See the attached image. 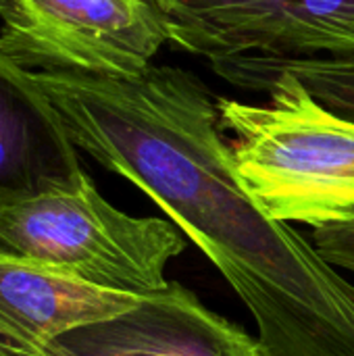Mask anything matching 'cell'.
<instances>
[{
	"label": "cell",
	"mask_w": 354,
	"mask_h": 356,
	"mask_svg": "<svg viewBox=\"0 0 354 356\" xmlns=\"http://www.w3.org/2000/svg\"><path fill=\"white\" fill-rule=\"evenodd\" d=\"M182 234L171 219L121 213L90 177L0 211V252L138 298L171 284L165 267L186 248Z\"/></svg>",
	"instance_id": "3957f363"
},
{
	"label": "cell",
	"mask_w": 354,
	"mask_h": 356,
	"mask_svg": "<svg viewBox=\"0 0 354 356\" xmlns=\"http://www.w3.org/2000/svg\"><path fill=\"white\" fill-rule=\"evenodd\" d=\"M213 69L269 104L217 98L221 127L236 134L234 167L252 200L280 223L313 229L354 221V119L321 104L288 69L250 56Z\"/></svg>",
	"instance_id": "7a4b0ae2"
},
{
	"label": "cell",
	"mask_w": 354,
	"mask_h": 356,
	"mask_svg": "<svg viewBox=\"0 0 354 356\" xmlns=\"http://www.w3.org/2000/svg\"><path fill=\"white\" fill-rule=\"evenodd\" d=\"M140 300L0 252V344L10 356H48L58 336L125 313Z\"/></svg>",
	"instance_id": "ba28073f"
},
{
	"label": "cell",
	"mask_w": 354,
	"mask_h": 356,
	"mask_svg": "<svg viewBox=\"0 0 354 356\" xmlns=\"http://www.w3.org/2000/svg\"><path fill=\"white\" fill-rule=\"evenodd\" d=\"M0 356H10V353H8L2 344H0Z\"/></svg>",
	"instance_id": "8fae6325"
},
{
	"label": "cell",
	"mask_w": 354,
	"mask_h": 356,
	"mask_svg": "<svg viewBox=\"0 0 354 356\" xmlns=\"http://www.w3.org/2000/svg\"><path fill=\"white\" fill-rule=\"evenodd\" d=\"M313 246L330 265L354 273V221L313 229Z\"/></svg>",
	"instance_id": "30bf717a"
},
{
	"label": "cell",
	"mask_w": 354,
	"mask_h": 356,
	"mask_svg": "<svg viewBox=\"0 0 354 356\" xmlns=\"http://www.w3.org/2000/svg\"><path fill=\"white\" fill-rule=\"evenodd\" d=\"M259 63L288 69L321 104L338 115L354 119V60L305 58V60H273L250 56Z\"/></svg>",
	"instance_id": "9c48e42d"
},
{
	"label": "cell",
	"mask_w": 354,
	"mask_h": 356,
	"mask_svg": "<svg viewBox=\"0 0 354 356\" xmlns=\"http://www.w3.org/2000/svg\"><path fill=\"white\" fill-rule=\"evenodd\" d=\"M169 42L213 65L240 56L354 60V0H161Z\"/></svg>",
	"instance_id": "5b68a950"
},
{
	"label": "cell",
	"mask_w": 354,
	"mask_h": 356,
	"mask_svg": "<svg viewBox=\"0 0 354 356\" xmlns=\"http://www.w3.org/2000/svg\"><path fill=\"white\" fill-rule=\"evenodd\" d=\"M75 148L129 179L252 313L269 356H354V284L238 179L215 96L190 71L33 73Z\"/></svg>",
	"instance_id": "6da1fadb"
},
{
	"label": "cell",
	"mask_w": 354,
	"mask_h": 356,
	"mask_svg": "<svg viewBox=\"0 0 354 356\" xmlns=\"http://www.w3.org/2000/svg\"><path fill=\"white\" fill-rule=\"evenodd\" d=\"M77 148L33 71L0 52V211L77 188Z\"/></svg>",
	"instance_id": "52a82bcc"
},
{
	"label": "cell",
	"mask_w": 354,
	"mask_h": 356,
	"mask_svg": "<svg viewBox=\"0 0 354 356\" xmlns=\"http://www.w3.org/2000/svg\"><path fill=\"white\" fill-rule=\"evenodd\" d=\"M0 52L33 73L134 77L169 42L161 0H0Z\"/></svg>",
	"instance_id": "277c9868"
},
{
	"label": "cell",
	"mask_w": 354,
	"mask_h": 356,
	"mask_svg": "<svg viewBox=\"0 0 354 356\" xmlns=\"http://www.w3.org/2000/svg\"><path fill=\"white\" fill-rule=\"evenodd\" d=\"M48 356H269L259 338L171 282L111 319L58 336Z\"/></svg>",
	"instance_id": "8992f818"
}]
</instances>
